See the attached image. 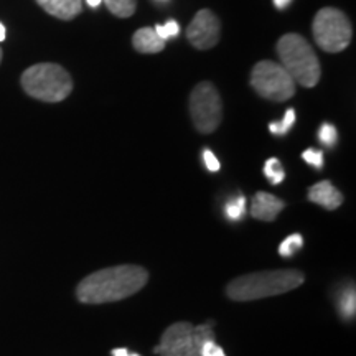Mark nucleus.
<instances>
[{
  "mask_svg": "<svg viewBox=\"0 0 356 356\" xmlns=\"http://www.w3.org/2000/svg\"><path fill=\"white\" fill-rule=\"evenodd\" d=\"M149 273L136 264H121L96 270L84 277L76 287L81 304L97 305L124 300L145 286Z\"/></svg>",
  "mask_w": 356,
  "mask_h": 356,
  "instance_id": "obj_1",
  "label": "nucleus"
},
{
  "mask_svg": "<svg viewBox=\"0 0 356 356\" xmlns=\"http://www.w3.org/2000/svg\"><path fill=\"white\" fill-rule=\"evenodd\" d=\"M304 273L296 269L262 270L241 275L231 280L226 287V296L234 302H251L266 297L282 296L304 284Z\"/></svg>",
  "mask_w": 356,
  "mask_h": 356,
  "instance_id": "obj_2",
  "label": "nucleus"
},
{
  "mask_svg": "<svg viewBox=\"0 0 356 356\" xmlns=\"http://www.w3.org/2000/svg\"><path fill=\"white\" fill-rule=\"evenodd\" d=\"M277 55L282 68L291 74L296 83L304 88H314L320 81V61L309 42L297 33H287L280 37Z\"/></svg>",
  "mask_w": 356,
  "mask_h": 356,
  "instance_id": "obj_3",
  "label": "nucleus"
},
{
  "mask_svg": "<svg viewBox=\"0 0 356 356\" xmlns=\"http://www.w3.org/2000/svg\"><path fill=\"white\" fill-rule=\"evenodd\" d=\"M22 86L29 96L44 102H60L73 91V79L60 65L38 63L22 74Z\"/></svg>",
  "mask_w": 356,
  "mask_h": 356,
  "instance_id": "obj_4",
  "label": "nucleus"
},
{
  "mask_svg": "<svg viewBox=\"0 0 356 356\" xmlns=\"http://www.w3.org/2000/svg\"><path fill=\"white\" fill-rule=\"evenodd\" d=\"M314 38L323 51L340 53L351 43L353 29L348 17L338 8L325 7L314 19Z\"/></svg>",
  "mask_w": 356,
  "mask_h": 356,
  "instance_id": "obj_5",
  "label": "nucleus"
},
{
  "mask_svg": "<svg viewBox=\"0 0 356 356\" xmlns=\"http://www.w3.org/2000/svg\"><path fill=\"white\" fill-rule=\"evenodd\" d=\"M251 86L257 95L270 101H287L296 95V81L274 61H259L251 73Z\"/></svg>",
  "mask_w": 356,
  "mask_h": 356,
  "instance_id": "obj_6",
  "label": "nucleus"
},
{
  "mask_svg": "<svg viewBox=\"0 0 356 356\" xmlns=\"http://www.w3.org/2000/svg\"><path fill=\"white\" fill-rule=\"evenodd\" d=\"M190 114L195 127L202 134H211L220 126L222 119V104L220 92L211 83H200L191 91Z\"/></svg>",
  "mask_w": 356,
  "mask_h": 356,
  "instance_id": "obj_7",
  "label": "nucleus"
},
{
  "mask_svg": "<svg viewBox=\"0 0 356 356\" xmlns=\"http://www.w3.org/2000/svg\"><path fill=\"white\" fill-rule=\"evenodd\" d=\"M220 20L208 8L200 10L186 29V38L198 50H210L220 42Z\"/></svg>",
  "mask_w": 356,
  "mask_h": 356,
  "instance_id": "obj_8",
  "label": "nucleus"
},
{
  "mask_svg": "<svg viewBox=\"0 0 356 356\" xmlns=\"http://www.w3.org/2000/svg\"><path fill=\"white\" fill-rule=\"evenodd\" d=\"M191 330H193V325L188 322L170 325L162 333L160 343L155 346L154 353L160 356H193Z\"/></svg>",
  "mask_w": 356,
  "mask_h": 356,
  "instance_id": "obj_9",
  "label": "nucleus"
},
{
  "mask_svg": "<svg viewBox=\"0 0 356 356\" xmlns=\"http://www.w3.org/2000/svg\"><path fill=\"white\" fill-rule=\"evenodd\" d=\"M284 207H286V203L280 198L266 193V191H259L252 198L251 215L261 221H274L279 216V213L284 210Z\"/></svg>",
  "mask_w": 356,
  "mask_h": 356,
  "instance_id": "obj_10",
  "label": "nucleus"
},
{
  "mask_svg": "<svg viewBox=\"0 0 356 356\" xmlns=\"http://www.w3.org/2000/svg\"><path fill=\"white\" fill-rule=\"evenodd\" d=\"M309 200L312 203H317L320 207H323L325 210L333 211L343 203V195L332 185V181L323 180L315 184L309 190Z\"/></svg>",
  "mask_w": 356,
  "mask_h": 356,
  "instance_id": "obj_11",
  "label": "nucleus"
},
{
  "mask_svg": "<svg viewBox=\"0 0 356 356\" xmlns=\"http://www.w3.org/2000/svg\"><path fill=\"white\" fill-rule=\"evenodd\" d=\"M38 6L60 20H73L83 10V0H37Z\"/></svg>",
  "mask_w": 356,
  "mask_h": 356,
  "instance_id": "obj_12",
  "label": "nucleus"
},
{
  "mask_svg": "<svg viewBox=\"0 0 356 356\" xmlns=\"http://www.w3.org/2000/svg\"><path fill=\"white\" fill-rule=\"evenodd\" d=\"M132 44L139 53H159L163 50L165 42L157 37L154 29L144 26V29L137 30L132 37Z\"/></svg>",
  "mask_w": 356,
  "mask_h": 356,
  "instance_id": "obj_13",
  "label": "nucleus"
},
{
  "mask_svg": "<svg viewBox=\"0 0 356 356\" xmlns=\"http://www.w3.org/2000/svg\"><path fill=\"white\" fill-rule=\"evenodd\" d=\"M225 215L229 221H241L244 215H246V197H243V195L231 197L225 203Z\"/></svg>",
  "mask_w": 356,
  "mask_h": 356,
  "instance_id": "obj_14",
  "label": "nucleus"
},
{
  "mask_svg": "<svg viewBox=\"0 0 356 356\" xmlns=\"http://www.w3.org/2000/svg\"><path fill=\"white\" fill-rule=\"evenodd\" d=\"M338 310H340L341 317L350 320L355 317V312H356V292L355 287L351 286L348 289H345L341 292L340 299H338Z\"/></svg>",
  "mask_w": 356,
  "mask_h": 356,
  "instance_id": "obj_15",
  "label": "nucleus"
},
{
  "mask_svg": "<svg viewBox=\"0 0 356 356\" xmlns=\"http://www.w3.org/2000/svg\"><path fill=\"white\" fill-rule=\"evenodd\" d=\"M109 8V12H113V15L121 17V19H127L136 12L137 2L136 0H102Z\"/></svg>",
  "mask_w": 356,
  "mask_h": 356,
  "instance_id": "obj_16",
  "label": "nucleus"
},
{
  "mask_svg": "<svg viewBox=\"0 0 356 356\" xmlns=\"http://www.w3.org/2000/svg\"><path fill=\"white\" fill-rule=\"evenodd\" d=\"M264 175L273 185L282 184L284 178H286V172H284V167H282V163L279 162V159L270 157L269 160H267V162L264 163Z\"/></svg>",
  "mask_w": 356,
  "mask_h": 356,
  "instance_id": "obj_17",
  "label": "nucleus"
},
{
  "mask_svg": "<svg viewBox=\"0 0 356 356\" xmlns=\"http://www.w3.org/2000/svg\"><path fill=\"white\" fill-rule=\"evenodd\" d=\"M302 248H304V238H302V234H291L280 243L279 254L289 259V257L296 256Z\"/></svg>",
  "mask_w": 356,
  "mask_h": 356,
  "instance_id": "obj_18",
  "label": "nucleus"
},
{
  "mask_svg": "<svg viewBox=\"0 0 356 356\" xmlns=\"http://www.w3.org/2000/svg\"><path fill=\"white\" fill-rule=\"evenodd\" d=\"M293 122H296V111L289 109L282 121L269 124V131L273 132L274 136H286V134L292 129Z\"/></svg>",
  "mask_w": 356,
  "mask_h": 356,
  "instance_id": "obj_19",
  "label": "nucleus"
},
{
  "mask_svg": "<svg viewBox=\"0 0 356 356\" xmlns=\"http://www.w3.org/2000/svg\"><path fill=\"white\" fill-rule=\"evenodd\" d=\"M318 140L327 147L335 145L337 140H338L337 127L332 126V124H328V122L322 124V126H320V129H318Z\"/></svg>",
  "mask_w": 356,
  "mask_h": 356,
  "instance_id": "obj_20",
  "label": "nucleus"
},
{
  "mask_svg": "<svg viewBox=\"0 0 356 356\" xmlns=\"http://www.w3.org/2000/svg\"><path fill=\"white\" fill-rule=\"evenodd\" d=\"M302 159L305 160L309 165H312L315 170H322L325 165V159H323V152L317 149H307L304 154H302Z\"/></svg>",
  "mask_w": 356,
  "mask_h": 356,
  "instance_id": "obj_21",
  "label": "nucleus"
},
{
  "mask_svg": "<svg viewBox=\"0 0 356 356\" xmlns=\"http://www.w3.org/2000/svg\"><path fill=\"white\" fill-rule=\"evenodd\" d=\"M200 356H226L225 350L215 340H207L200 350Z\"/></svg>",
  "mask_w": 356,
  "mask_h": 356,
  "instance_id": "obj_22",
  "label": "nucleus"
},
{
  "mask_svg": "<svg viewBox=\"0 0 356 356\" xmlns=\"http://www.w3.org/2000/svg\"><path fill=\"white\" fill-rule=\"evenodd\" d=\"M203 162H204V165H207V168L210 172H218L221 168L220 160H218L216 155L208 149L203 150Z\"/></svg>",
  "mask_w": 356,
  "mask_h": 356,
  "instance_id": "obj_23",
  "label": "nucleus"
},
{
  "mask_svg": "<svg viewBox=\"0 0 356 356\" xmlns=\"http://www.w3.org/2000/svg\"><path fill=\"white\" fill-rule=\"evenodd\" d=\"M163 30H165V33H167V38L177 37V35L180 33V25H178L175 20H168L167 24L163 25Z\"/></svg>",
  "mask_w": 356,
  "mask_h": 356,
  "instance_id": "obj_24",
  "label": "nucleus"
},
{
  "mask_svg": "<svg viewBox=\"0 0 356 356\" xmlns=\"http://www.w3.org/2000/svg\"><path fill=\"white\" fill-rule=\"evenodd\" d=\"M113 356H140V355L131 353V351H129L127 348H115L113 351Z\"/></svg>",
  "mask_w": 356,
  "mask_h": 356,
  "instance_id": "obj_25",
  "label": "nucleus"
},
{
  "mask_svg": "<svg viewBox=\"0 0 356 356\" xmlns=\"http://www.w3.org/2000/svg\"><path fill=\"white\" fill-rule=\"evenodd\" d=\"M292 0H274V6L279 8V10H284V8L289 7V3H291Z\"/></svg>",
  "mask_w": 356,
  "mask_h": 356,
  "instance_id": "obj_26",
  "label": "nucleus"
},
{
  "mask_svg": "<svg viewBox=\"0 0 356 356\" xmlns=\"http://www.w3.org/2000/svg\"><path fill=\"white\" fill-rule=\"evenodd\" d=\"M86 3L89 7H92V8H96V7H99L101 3H102V0H86Z\"/></svg>",
  "mask_w": 356,
  "mask_h": 356,
  "instance_id": "obj_27",
  "label": "nucleus"
},
{
  "mask_svg": "<svg viewBox=\"0 0 356 356\" xmlns=\"http://www.w3.org/2000/svg\"><path fill=\"white\" fill-rule=\"evenodd\" d=\"M6 26H3L2 24H0V42H3L6 40Z\"/></svg>",
  "mask_w": 356,
  "mask_h": 356,
  "instance_id": "obj_28",
  "label": "nucleus"
},
{
  "mask_svg": "<svg viewBox=\"0 0 356 356\" xmlns=\"http://www.w3.org/2000/svg\"><path fill=\"white\" fill-rule=\"evenodd\" d=\"M0 61H2V48H0Z\"/></svg>",
  "mask_w": 356,
  "mask_h": 356,
  "instance_id": "obj_29",
  "label": "nucleus"
}]
</instances>
